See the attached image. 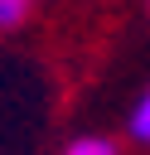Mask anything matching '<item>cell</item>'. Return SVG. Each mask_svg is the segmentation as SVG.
Here are the masks:
<instances>
[{
  "label": "cell",
  "instance_id": "cell-1",
  "mask_svg": "<svg viewBox=\"0 0 150 155\" xmlns=\"http://www.w3.org/2000/svg\"><path fill=\"white\" fill-rule=\"evenodd\" d=\"M63 155H116V145H111L106 136H77Z\"/></svg>",
  "mask_w": 150,
  "mask_h": 155
},
{
  "label": "cell",
  "instance_id": "cell-2",
  "mask_svg": "<svg viewBox=\"0 0 150 155\" xmlns=\"http://www.w3.org/2000/svg\"><path fill=\"white\" fill-rule=\"evenodd\" d=\"M29 10H34V0H0V29L24 24V19H29Z\"/></svg>",
  "mask_w": 150,
  "mask_h": 155
},
{
  "label": "cell",
  "instance_id": "cell-3",
  "mask_svg": "<svg viewBox=\"0 0 150 155\" xmlns=\"http://www.w3.org/2000/svg\"><path fill=\"white\" fill-rule=\"evenodd\" d=\"M131 136L150 145V92H140V102H135V111H131Z\"/></svg>",
  "mask_w": 150,
  "mask_h": 155
}]
</instances>
